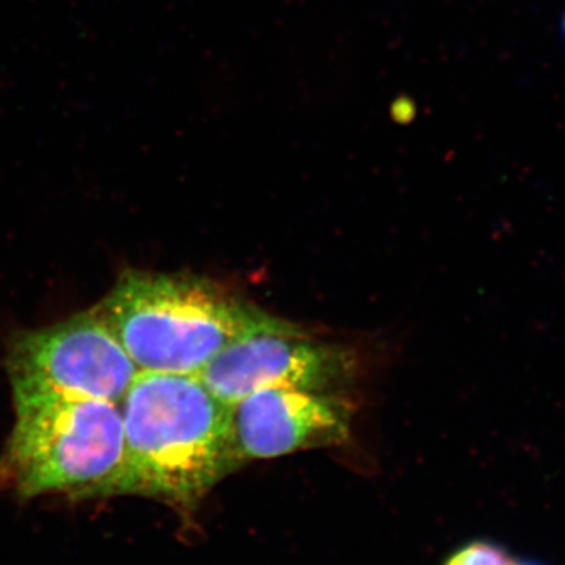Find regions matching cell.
Here are the masks:
<instances>
[{
	"label": "cell",
	"instance_id": "9",
	"mask_svg": "<svg viewBox=\"0 0 565 565\" xmlns=\"http://www.w3.org/2000/svg\"><path fill=\"white\" fill-rule=\"evenodd\" d=\"M564 35H565V18H564Z\"/></svg>",
	"mask_w": 565,
	"mask_h": 565
},
{
	"label": "cell",
	"instance_id": "7",
	"mask_svg": "<svg viewBox=\"0 0 565 565\" xmlns=\"http://www.w3.org/2000/svg\"><path fill=\"white\" fill-rule=\"evenodd\" d=\"M514 557L493 541H471L452 552L444 565H512Z\"/></svg>",
	"mask_w": 565,
	"mask_h": 565
},
{
	"label": "cell",
	"instance_id": "1",
	"mask_svg": "<svg viewBox=\"0 0 565 565\" xmlns=\"http://www.w3.org/2000/svg\"><path fill=\"white\" fill-rule=\"evenodd\" d=\"M125 494H139L191 512L222 479L237 455L232 405L196 374L140 371L122 397Z\"/></svg>",
	"mask_w": 565,
	"mask_h": 565
},
{
	"label": "cell",
	"instance_id": "2",
	"mask_svg": "<svg viewBox=\"0 0 565 565\" xmlns=\"http://www.w3.org/2000/svg\"><path fill=\"white\" fill-rule=\"evenodd\" d=\"M143 373L196 374L264 311L217 282L128 270L95 308Z\"/></svg>",
	"mask_w": 565,
	"mask_h": 565
},
{
	"label": "cell",
	"instance_id": "5",
	"mask_svg": "<svg viewBox=\"0 0 565 565\" xmlns=\"http://www.w3.org/2000/svg\"><path fill=\"white\" fill-rule=\"evenodd\" d=\"M353 370L351 351L263 313L199 375L214 396L233 405L275 386L340 393L352 381Z\"/></svg>",
	"mask_w": 565,
	"mask_h": 565
},
{
	"label": "cell",
	"instance_id": "3",
	"mask_svg": "<svg viewBox=\"0 0 565 565\" xmlns=\"http://www.w3.org/2000/svg\"><path fill=\"white\" fill-rule=\"evenodd\" d=\"M17 422L0 455V490L22 500L125 494L120 404L96 399L14 403Z\"/></svg>",
	"mask_w": 565,
	"mask_h": 565
},
{
	"label": "cell",
	"instance_id": "6",
	"mask_svg": "<svg viewBox=\"0 0 565 565\" xmlns=\"http://www.w3.org/2000/svg\"><path fill=\"white\" fill-rule=\"evenodd\" d=\"M351 424V404L340 393L275 386L232 405L234 444L244 463L344 444Z\"/></svg>",
	"mask_w": 565,
	"mask_h": 565
},
{
	"label": "cell",
	"instance_id": "4",
	"mask_svg": "<svg viewBox=\"0 0 565 565\" xmlns=\"http://www.w3.org/2000/svg\"><path fill=\"white\" fill-rule=\"evenodd\" d=\"M7 370L14 403L96 399L120 404L140 373L95 310L14 337Z\"/></svg>",
	"mask_w": 565,
	"mask_h": 565
},
{
	"label": "cell",
	"instance_id": "8",
	"mask_svg": "<svg viewBox=\"0 0 565 565\" xmlns=\"http://www.w3.org/2000/svg\"><path fill=\"white\" fill-rule=\"evenodd\" d=\"M512 565H545L542 563H537V561H514V564Z\"/></svg>",
	"mask_w": 565,
	"mask_h": 565
}]
</instances>
